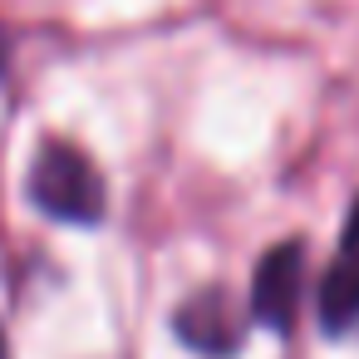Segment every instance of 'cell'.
Wrapping results in <instances>:
<instances>
[{"label":"cell","instance_id":"7a4b0ae2","mask_svg":"<svg viewBox=\"0 0 359 359\" xmlns=\"http://www.w3.org/2000/svg\"><path fill=\"white\" fill-rule=\"evenodd\" d=\"M300 285H305V251L300 241H280L276 251H266V261L256 266L251 280V315L266 330H290L295 305H300Z\"/></svg>","mask_w":359,"mask_h":359},{"label":"cell","instance_id":"52a82bcc","mask_svg":"<svg viewBox=\"0 0 359 359\" xmlns=\"http://www.w3.org/2000/svg\"><path fill=\"white\" fill-rule=\"evenodd\" d=\"M0 55H6V45H0Z\"/></svg>","mask_w":359,"mask_h":359},{"label":"cell","instance_id":"8992f818","mask_svg":"<svg viewBox=\"0 0 359 359\" xmlns=\"http://www.w3.org/2000/svg\"><path fill=\"white\" fill-rule=\"evenodd\" d=\"M0 359H6V339H0Z\"/></svg>","mask_w":359,"mask_h":359},{"label":"cell","instance_id":"277c9868","mask_svg":"<svg viewBox=\"0 0 359 359\" xmlns=\"http://www.w3.org/2000/svg\"><path fill=\"white\" fill-rule=\"evenodd\" d=\"M177 330H182V339L187 344H197V349H207V354H226L231 344H236V330H241V320H236V310L226 305V295H197L182 315H177Z\"/></svg>","mask_w":359,"mask_h":359},{"label":"cell","instance_id":"5b68a950","mask_svg":"<svg viewBox=\"0 0 359 359\" xmlns=\"http://www.w3.org/2000/svg\"><path fill=\"white\" fill-rule=\"evenodd\" d=\"M344 251H359V202L349 212V226H344Z\"/></svg>","mask_w":359,"mask_h":359},{"label":"cell","instance_id":"3957f363","mask_svg":"<svg viewBox=\"0 0 359 359\" xmlns=\"http://www.w3.org/2000/svg\"><path fill=\"white\" fill-rule=\"evenodd\" d=\"M320 325L330 334H359V251H339V261L325 271Z\"/></svg>","mask_w":359,"mask_h":359},{"label":"cell","instance_id":"6da1fadb","mask_svg":"<svg viewBox=\"0 0 359 359\" xmlns=\"http://www.w3.org/2000/svg\"><path fill=\"white\" fill-rule=\"evenodd\" d=\"M30 197L55 222H99L104 217V177L69 143H45L35 153V163H30Z\"/></svg>","mask_w":359,"mask_h":359}]
</instances>
